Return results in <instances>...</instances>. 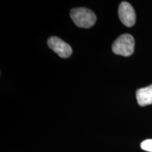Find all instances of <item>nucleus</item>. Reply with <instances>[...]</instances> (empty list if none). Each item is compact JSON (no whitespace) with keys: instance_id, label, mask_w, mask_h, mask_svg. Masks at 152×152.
<instances>
[{"instance_id":"4","label":"nucleus","mask_w":152,"mask_h":152,"mask_svg":"<svg viewBox=\"0 0 152 152\" xmlns=\"http://www.w3.org/2000/svg\"><path fill=\"white\" fill-rule=\"evenodd\" d=\"M48 46L54 52H56L61 58H68L72 54V48L69 45L63 41L60 38L55 37H51L47 42Z\"/></svg>"},{"instance_id":"3","label":"nucleus","mask_w":152,"mask_h":152,"mask_svg":"<svg viewBox=\"0 0 152 152\" xmlns=\"http://www.w3.org/2000/svg\"><path fill=\"white\" fill-rule=\"evenodd\" d=\"M118 16L121 21L127 27H132L135 23V11L130 3L123 1L118 7Z\"/></svg>"},{"instance_id":"5","label":"nucleus","mask_w":152,"mask_h":152,"mask_svg":"<svg viewBox=\"0 0 152 152\" xmlns=\"http://www.w3.org/2000/svg\"><path fill=\"white\" fill-rule=\"evenodd\" d=\"M136 97L140 106H145L152 104V85L137 90Z\"/></svg>"},{"instance_id":"2","label":"nucleus","mask_w":152,"mask_h":152,"mask_svg":"<svg viewBox=\"0 0 152 152\" xmlns=\"http://www.w3.org/2000/svg\"><path fill=\"white\" fill-rule=\"evenodd\" d=\"M134 39L130 34H124L117 38L112 46L114 54L123 56H131L134 52Z\"/></svg>"},{"instance_id":"6","label":"nucleus","mask_w":152,"mask_h":152,"mask_svg":"<svg viewBox=\"0 0 152 152\" xmlns=\"http://www.w3.org/2000/svg\"><path fill=\"white\" fill-rule=\"evenodd\" d=\"M141 148L144 151L152 152V140H144L141 143Z\"/></svg>"},{"instance_id":"1","label":"nucleus","mask_w":152,"mask_h":152,"mask_svg":"<svg viewBox=\"0 0 152 152\" xmlns=\"http://www.w3.org/2000/svg\"><path fill=\"white\" fill-rule=\"evenodd\" d=\"M72 20L80 28H88L93 26L96 20V15L87 8H76L71 11Z\"/></svg>"}]
</instances>
